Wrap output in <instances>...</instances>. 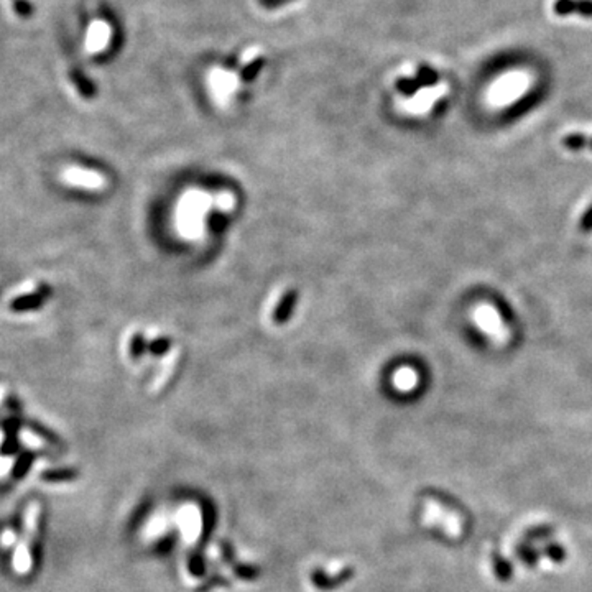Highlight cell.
<instances>
[{
    "mask_svg": "<svg viewBox=\"0 0 592 592\" xmlns=\"http://www.w3.org/2000/svg\"><path fill=\"white\" fill-rule=\"evenodd\" d=\"M38 515H39V505L37 502H32L28 507H26L24 537H21L19 546H17L15 558H13V568H15V571L19 574H28L30 569H32L30 543H32V537L35 530H37Z\"/></svg>",
    "mask_w": 592,
    "mask_h": 592,
    "instance_id": "cell-1",
    "label": "cell"
},
{
    "mask_svg": "<svg viewBox=\"0 0 592 592\" xmlns=\"http://www.w3.org/2000/svg\"><path fill=\"white\" fill-rule=\"evenodd\" d=\"M61 179H63L64 183H69L71 186L84 188V190L96 191V190H102L105 186V178L102 174L86 168H78V166L64 170V173L61 174Z\"/></svg>",
    "mask_w": 592,
    "mask_h": 592,
    "instance_id": "cell-2",
    "label": "cell"
},
{
    "mask_svg": "<svg viewBox=\"0 0 592 592\" xmlns=\"http://www.w3.org/2000/svg\"><path fill=\"white\" fill-rule=\"evenodd\" d=\"M553 10L559 17L576 13L586 19H592V0H556L553 3Z\"/></svg>",
    "mask_w": 592,
    "mask_h": 592,
    "instance_id": "cell-3",
    "label": "cell"
},
{
    "mask_svg": "<svg viewBox=\"0 0 592 592\" xmlns=\"http://www.w3.org/2000/svg\"><path fill=\"white\" fill-rule=\"evenodd\" d=\"M477 323L481 324L482 328H484V331L489 332V334H492L495 337H503V326L502 321L499 319L497 313L492 308H481L477 311Z\"/></svg>",
    "mask_w": 592,
    "mask_h": 592,
    "instance_id": "cell-4",
    "label": "cell"
},
{
    "mask_svg": "<svg viewBox=\"0 0 592 592\" xmlns=\"http://www.w3.org/2000/svg\"><path fill=\"white\" fill-rule=\"evenodd\" d=\"M46 298L43 295H39V291L37 289L35 293H28V295H21L19 298H15L10 303V310L15 311V313H25V311H33L37 308H42L43 303H45Z\"/></svg>",
    "mask_w": 592,
    "mask_h": 592,
    "instance_id": "cell-5",
    "label": "cell"
},
{
    "mask_svg": "<svg viewBox=\"0 0 592 592\" xmlns=\"http://www.w3.org/2000/svg\"><path fill=\"white\" fill-rule=\"evenodd\" d=\"M492 563H494L495 574H497V577L500 579V581H503V582L510 581V579H512V574H513V568H512V564L508 563V561H507L505 558H503L502 555H499L497 551H494V555H492Z\"/></svg>",
    "mask_w": 592,
    "mask_h": 592,
    "instance_id": "cell-6",
    "label": "cell"
},
{
    "mask_svg": "<svg viewBox=\"0 0 592 592\" xmlns=\"http://www.w3.org/2000/svg\"><path fill=\"white\" fill-rule=\"evenodd\" d=\"M71 78H73V82L76 84V87L79 89V92H81V96H84L86 99L94 98L96 87L89 81V79L84 76V74L79 73V71H74V73H71Z\"/></svg>",
    "mask_w": 592,
    "mask_h": 592,
    "instance_id": "cell-7",
    "label": "cell"
},
{
    "mask_svg": "<svg viewBox=\"0 0 592 592\" xmlns=\"http://www.w3.org/2000/svg\"><path fill=\"white\" fill-rule=\"evenodd\" d=\"M395 385L400 390H410L416 385V374L411 368H402L395 375Z\"/></svg>",
    "mask_w": 592,
    "mask_h": 592,
    "instance_id": "cell-8",
    "label": "cell"
},
{
    "mask_svg": "<svg viewBox=\"0 0 592 592\" xmlns=\"http://www.w3.org/2000/svg\"><path fill=\"white\" fill-rule=\"evenodd\" d=\"M563 145L568 150H582V148L589 147V138L582 134H569L563 138Z\"/></svg>",
    "mask_w": 592,
    "mask_h": 592,
    "instance_id": "cell-9",
    "label": "cell"
},
{
    "mask_svg": "<svg viewBox=\"0 0 592 592\" xmlns=\"http://www.w3.org/2000/svg\"><path fill=\"white\" fill-rule=\"evenodd\" d=\"M438 73L434 71L433 68H429V66L423 64L418 69V74H416V81H418V84L421 87H427V86H433L438 82Z\"/></svg>",
    "mask_w": 592,
    "mask_h": 592,
    "instance_id": "cell-10",
    "label": "cell"
},
{
    "mask_svg": "<svg viewBox=\"0 0 592 592\" xmlns=\"http://www.w3.org/2000/svg\"><path fill=\"white\" fill-rule=\"evenodd\" d=\"M293 305H295V295L293 293H289V295L285 298V300L280 303V306L275 311V323H283L285 319L288 318L289 313H291Z\"/></svg>",
    "mask_w": 592,
    "mask_h": 592,
    "instance_id": "cell-11",
    "label": "cell"
},
{
    "mask_svg": "<svg viewBox=\"0 0 592 592\" xmlns=\"http://www.w3.org/2000/svg\"><path fill=\"white\" fill-rule=\"evenodd\" d=\"M519 556L521 559L525 561L526 564L528 566H535L538 563V559L541 558V551H538V550H533V548H530V546H526V545H520L519 546Z\"/></svg>",
    "mask_w": 592,
    "mask_h": 592,
    "instance_id": "cell-12",
    "label": "cell"
},
{
    "mask_svg": "<svg viewBox=\"0 0 592 592\" xmlns=\"http://www.w3.org/2000/svg\"><path fill=\"white\" fill-rule=\"evenodd\" d=\"M541 553H545L548 558L555 561V563H563L566 558L564 548L558 545V543H550V545H546V548Z\"/></svg>",
    "mask_w": 592,
    "mask_h": 592,
    "instance_id": "cell-13",
    "label": "cell"
},
{
    "mask_svg": "<svg viewBox=\"0 0 592 592\" xmlns=\"http://www.w3.org/2000/svg\"><path fill=\"white\" fill-rule=\"evenodd\" d=\"M418 87H421V86L418 84V81H416V78H413V79L402 78L400 81L397 82V89L403 92V94H406V96L415 94V92L418 91Z\"/></svg>",
    "mask_w": 592,
    "mask_h": 592,
    "instance_id": "cell-14",
    "label": "cell"
},
{
    "mask_svg": "<svg viewBox=\"0 0 592 592\" xmlns=\"http://www.w3.org/2000/svg\"><path fill=\"white\" fill-rule=\"evenodd\" d=\"M143 350H145L143 337L140 336V334H135L134 337H132V341H130V355H132V357L138 359L140 355L143 354Z\"/></svg>",
    "mask_w": 592,
    "mask_h": 592,
    "instance_id": "cell-15",
    "label": "cell"
},
{
    "mask_svg": "<svg viewBox=\"0 0 592 592\" xmlns=\"http://www.w3.org/2000/svg\"><path fill=\"white\" fill-rule=\"evenodd\" d=\"M553 533L551 526H537V528H532L526 532V538L530 539H543L546 537H550Z\"/></svg>",
    "mask_w": 592,
    "mask_h": 592,
    "instance_id": "cell-16",
    "label": "cell"
},
{
    "mask_svg": "<svg viewBox=\"0 0 592 592\" xmlns=\"http://www.w3.org/2000/svg\"><path fill=\"white\" fill-rule=\"evenodd\" d=\"M262 64H263V60L262 58H258V60H255V61H252V63H250L247 68L244 69V78L245 79H252L253 76H255V74L258 73V69L262 68Z\"/></svg>",
    "mask_w": 592,
    "mask_h": 592,
    "instance_id": "cell-17",
    "label": "cell"
},
{
    "mask_svg": "<svg viewBox=\"0 0 592 592\" xmlns=\"http://www.w3.org/2000/svg\"><path fill=\"white\" fill-rule=\"evenodd\" d=\"M170 348V342L166 341V339H156V341H153L152 342V346H150V350L153 354H163L166 349Z\"/></svg>",
    "mask_w": 592,
    "mask_h": 592,
    "instance_id": "cell-18",
    "label": "cell"
},
{
    "mask_svg": "<svg viewBox=\"0 0 592 592\" xmlns=\"http://www.w3.org/2000/svg\"><path fill=\"white\" fill-rule=\"evenodd\" d=\"M581 229L584 231V232H589V231H592V206L589 209L586 210L584 214H582V217H581Z\"/></svg>",
    "mask_w": 592,
    "mask_h": 592,
    "instance_id": "cell-19",
    "label": "cell"
},
{
    "mask_svg": "<svg viewBox=\"0 0 592 592\" xmlns=\"http://www.w3.org/2000/svg\"><path fill=\"white\" fill-rule=\"evenodd\" d=\"M21 440H24L25 442H28L30 446H35V447H38V446H43V441L39 440V438H35L32 433H21Z\"/></svg>",
    "mask_w": 592,
    "mask_h": 592,
    "instance_id": "cell-20",
    "label": "cell"
},
{
    "mask_svg": "<svg viewBox=\"0 0 592 592\" xmlns=\"http://www.w3.org/2000/svg\"><path fill=\"white\" fill-rule=\"evenodd\" d=\"M3 393H6V388H3V387H0V402H2V398H3Z\"/></svg>",
    "mask_w": 592,
    "mask_h": 592,
    "instance_id": "cell-21",
    "label": "cell"
},
{
    "mask_svg": "<svg viewBox=\"0 0 592 592\" xmlns=\"http://www.w3.org/2000/svg\"><path fill=\"white\" fill-rule=\"evenodd\" d=\"M589 147H591V148H592V138H591V140H589Z\"/></svg>",
    "mask_w": 592,
    "mask_h": 592,
    "instance_id": "cell-22",
    "label": "cell"
}]
</instances>
